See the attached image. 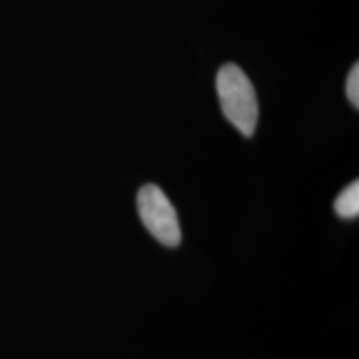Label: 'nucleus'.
Instances as JSON below:
<instances>
[{"instance_id": "1", "label": "nucleus", "mask_w": 359, "mask_h": 359, "mask_svg": "<svg viewBox=\"0 0 359 359\" xmlns=\"http://www.w3.org/2000/svg\"><path fill=\"white\" fill-rule=\"evenodd\" d=\"M216 88L225 117L246 137L255 135L258 121L256 90L237 65H222L216 77Z\"/></svg>"}, {"instance_id": "3", "label": "nucleus", "mask_w": 359, "mask_h": 359, "mask_svg": "<svg viewBox=\"0 0 359 359\" xmlns=\"http://www.w3.org/2000/svg\"><path fill=\"white\" fill-rule=\"evenodd\" d=\"M334 210L341 218L351 219L359 215V182L355 180L345 188L334 203Z\"/></svg>"}, {"instance_id": "4", "label": "nucleus", "mask_w": 359, "mask_h": 359, "mask_svg": "<svg viewBox=\"0 0 359 359\" xmlns=\"http://www.w3.org/2000/svg\"><path fill=\"white\" fill-rule=\"evenodd\" d=\"M346 93L350 103L359 108V65H354L347 76Z\"/></svg>"}, {"instance_id": "2", "label": "nucleus", "mask_w": 359, "mask_h": 359, "mask_svg": "<svg viewBox=\"0 0 359 359\" xmlns=\"http://www.w3.org/2000/svg\"><path fill=\"white\" fill-rule=\"evenodd\" d=\"M137 210L144 226L160 244L179 246L182 238L179 217L160 187L154 184L142 187L137 194Z\"/></svg>"}]
</instances>
